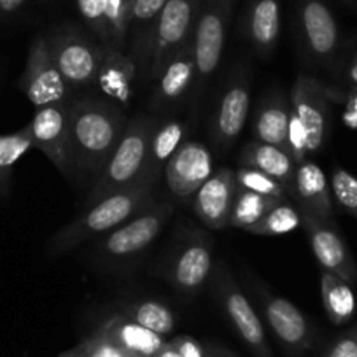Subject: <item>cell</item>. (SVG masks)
<instances>
[{
	"label": "cell",
	"mask_w": 357,
	"mask_h": 357,
	"mask_svg": "<svg viewBox=\"0 0 357 357\" xmlns=\"http://www.w3.org/2000/svg\"><path fill=\"white\" fill-rule=\"evenodd\" d=\"M128 119L125 109L109 98L72 97V168L82 177L97 178L121 142Z\"/></svg>",
	"instance_id": "obj_1"
},
{
	"label": "cell",
	"mask_w": 357,
	"mask_h": 357,
	"mask_svg": "<svg viewBox=\"0 0 357 357\" xmlns=\"http://www.w3.org/2000/svg\"><path fill=\"white\" fill-rule=\"evenodd\" d=\"M153 183L140 178L132 186L119 190L91 205L58 229L47 243L50 256H61L98 235H107L126 221L153 205Z\"/></svg>",
	"instance_id": "obj_2"
},
{
	"label": "cell",
	"mask_w": 357,
	"mask_h": 357,
	"mask_svg": "<svg viewBox=\"0 0 357 357\" xmlns=\"http://www.w3.org/2000/svg\"><path fill=\"white\" fill-rule=\"evenodd\" d=\"M156 123L158 119L149 118L147 114H137L130 119L121 142L109 158L102 174L93 181L84 207L140 181Z\"/></svg>",
	"instance_id": "obj_3"
},
{
	"label": "cell",
	"mask_w": 357,
	"mask_h": 357,
	"mask_svg": "<svg viewBox=\"0 0 357 357\" xmlns=\"http://www.w3.org/2000/svg\"><path fill=\"white\" fill-rule=\"evenodd\" d=\"M53 60L72 91L97 84L107 47L74 23H63L46 36Z\"/></svg>",
	"instance_id": "obj_4"
},
{
	"label": "cell",
	"mask_w": 357,
	"mask_h": 357,
	"mask_svg": "<svg viewBox=\"0 0 357 357\" xmlns=\"http://www.w3.org/2000/svg\"><path fill=\"white\" fill-rule=\"evenodd\" d=\"M211 289L218 300L219 308L236 331L243 343L256 357H273L263 319L247 298L245 291L238 286L226 264H215L211 277Z\"/></svg>",
	"instance_id": "obj_5"
},
{
	"label": "cell",
	"mask_w": 357,
	"mask_h": 357,
	"mask_svg": "<svg viewBox=\"0 0 357 357\" xmlns=\"http://www.w3.org/2000/svg\"><path fill=\"white\" fill-rule=\"evenodd\" d=\"M174 215V205L153 204L130 221L112 229L98 243V256L107 264L125 266L142 256Z\"/></svg>",
	"instance_id": "obj_6"
},
{
	"label": "cell",
	"mask_w": 357,
	"mask_h": 357,
	"mask_svg": "<svg viewBox=\"0 0 357 357\" xmlns=\"http://www.w3.org/2000/svg\"><path fill=\"white\" fill-rule=\"evenodd\" d=\"M235 0H202L193 32V51L197 61L195 95L200 97L204 86L218 70L225 51Z\"/></svg>",
	"instance_id": "obj_7"
},
{
	"label": "cell",
	"mask_w": 357,
	"mask_h": 357,
	"mask_svg": "<svg viewBox=\"0 0 357 357\" xmlns=\"http://www.w3.org/2000/svg\"><path fill=\"white\" fill-rule=\"evenodd\" d=\"M250 291L256 296L263 321L272 329L275 338L293 352H307L314 343V328L303 312L282 296H277L256 277L247 275Z\"/></svg>",
	"instance_id": "obj_8"
},
{
	"label": "cell",
	"mask_w": 357,
	"mask_h": 357,
	"mask_svg": "<svg viewBox=\"0 0 357 357\" xmlns=\"http://www.w3.org/2000/svg\"><path fill=\"white\" fill-rule=\"evenodd\" d=\"M200 4L202 0H168L165 4L158 20L147 81H156L170 58L193 40Z\"/></svg>",
	"instance_id": "obj_9"
},
{
	"label": "cell",
	"mask_w": 357,
	"mask_h": 357,
	"mask_svg": "<svg viewBox=\"0 0 357 357\" xmlns=\"http://www.w3.org/2000/svg\"><path fill=\"white\" fill-rule=\"evenodd\" d=\"M20 88L36 109L70 100L72 89L56 67L46 36L32 40Z\"/></svg>",
	"instance_id": "obj_10"
},
{
	"label": "cell",
	"mask_w": 357,
	"mask_h": 357,
	"mask_svg": "<svg viewBox=\"0 0 357 357\" xmlns=\"http://www.w3.org/2000/svg\"><path fill=\"white\" fill-rule=\"evenodd\" d=\"M250 107V77L245 68L233 70L222 88L211 123L212 144L226 153L245 128Z\"/></svg>",
	"instance_id": "obj_11"
},
{
	"label": "cell",
	"mask_w": 357,
	"mask_h": 357,
	"mask_svg": "<svg viewBox=\"0 0 357 357\" xmlns=\"http://www.w3.org/2000/svg\"><path fill=\"white\" fill-rule=\"evenodd\" d=\"M70 100L37 109L32 121L29 123L33 149H39L63 175L74 174L70 142Z\"/></svg>",
	"instance_id": "obj_12"
},
{
	"label": "cell",
	"mask_w": 357,
	"mask_h": 357,
	"mask_svg": "<svg viewBox=\"0 0 357 357\" xmlns=\"http://www.w3.org/2000/svg\"><path fill=\"white\" fill-rule=\"evenodd\" d=\"M212 270L214 259L211 243L202 233L195 231L174 254L165 279L178 294L195 298L202 293L205 284L211 282Z\"/></svg>",
	"instance_id": "obj_13"
},
{
	"label": "cell",
	"mask_w": 357,
	"mask_h": 357,
	"mask_svg": "<svg viewBox=\"0 0 357 357\" xmlns=\"http://www.w3.org/2000/svg\"><path fill=\"white\" fill-rule=\"evenodd\" d=\"M291 107L307 135L308 154L321 153L328 137L329 98L326 88L317 79L300 74L291 89Z\"/></svg>",
	"instance_id": "obj_14"
},
{
	"label": "cell",
	"mask_w": 357,
	"mask_h": 357,
	"mask_svg": "<svg viewBox=\"0 0 357 357\" xmlns=\"http://www.w3.org/2000/svg\"><path fill=\"white\" fill-rule=\"evenodd\" d=\"M165 183L177 200L188 202L214 174V161L207 146L186 140L165 167Z\"/></svg>",
	"instance_id": "obj_15"
},
{
	"label": "cell",
	"mask_w": 357,
	"mask_h": 357,
	"mask_svg": "<svg viewBox=\"0 0 357 357\" xmlns=\"http://www.w3.org/2000/svg\"><path fill=\"white\" fill-rule=\"evenodd\" d=\"M298 25L301 43L315 61L335 58L340 46V29L324 0H298Z\"/></svg>",
	"instance_id": "obj_16"
},
{
	"label": "cell",
	"mask_w": 357,
	"mask_h": 357,
	"mask_svg": "<svg viewBox=\"0 0 357 357\" xmlns=\"http://www.w3.org/2000/svg\"><path fill=\"white\" fill-rule=\"evenodd\" d=\"M301 225L305 226L312 252L321 270L342 277L349 284L357 280V266L335 222H322L308 214H301Z\"/></svg>",
	"instance_id": "obj_17"
},
{
	"label": "cell",
	"mask_w": 357,
	"mask_h": 357,
	"mask_svg": "<svg viewBox=\"0 0 357 357\" xmlns=\"http://www.w3.org/2000/svg\"><path fill=\"white\" fill-rule=\"evenodd\" d=\"M156 88H154L151 107L156 114L174 111L178 104H183L184 98L190 95L191 89L197 84V61H195L193 40L183 46L167 67L158 75Z\"/></svg>",
	"instance_id": "obj_18"
},
{
	"label": "cell",
	"mask_w": 357,
	"mask_h": 357,
	"mask_svg": "<svg viewBox=\"0 0 357 357\" xmlns=\"http://www.w3.org/2000/svg\"><path fill=\"white\" fill-rule=\"evenodd\" d=\"M236 197V178L231 168L214 172L191 198L193 211L208 229L229 228V215Z\"/></svg>",
	"instance_id": "obj_19"
},
{
	"label": "cell",
	"mask_w": 357,
	"mask_h": 357,
	"mask_svg": "<svg viewBox=\"0 0 357 357\" xmlns=\"http://www.w3.org/2000/svg\"><path fill=\"white\" fill-rule=\"evenodd\" d=\"M168 0H133L128 23V56L137 67L140 81H147L158 20Z\"/></svg>",
	"instance_id": "obj_20"
},
{
	"label": "cell",
	"mask_w": 357,
	"mask_h": 357,
	"mask_svg": "<svg viewBox=\"0 0 357 357\" xmlns=\"http://www.w3.org/2000/svg\"><path fill=\"white\" fill-rule=\"evenodd\" d=\"M291 198L301 208V214H308L322 222H335L331 183L315 161L307 158L298 163Z\"/></svg>",
	"instance_id": "obj_21"
},
{
	"label": "cell",
	"mask_w": 357,
	"mask_h": 357,
	"mask_svg": "<svg viewBox=\"0 0 357 357\" xmlns=\"http://www.w3.org/2000/svg\"><path fill=\"white\" fill-rule=\"evenodd\" d=\"M280 0H247L243 32L259 56H272L280 39Z\"/></svg>",
	"instance_id": "obj_22"
},
{
	"label": "cell",
	"mask_w": 357,
	"mask_h": 357,
	"mask_svg": "<svg viewBox=\"0 0 357 357\" xmlns=\"http://www.w3.org/2000/svg\"><path fill=\"white\" fill-rule=\"evenodd\" d=\"M95 333L104 338L111 340L126 352L133 354L135 357H154L167 343V338L142 328L123 314H114L105 319Z\"/></svg>",
	"instance_id": "obj_23"
},
{
	"label": "cell",
	"mask_w": 357,
	"mask_h": 357,
	"mask_svg": "<svg viewBox=\"0 0 357 357\" xmlns=\"http://www.w3.org/2000/svg\"><path fill=\"white\" fill-rule=\"evenodd\" d=\"M291 111L293 107L279 89L270 91L259 104L256 118H254V140L272 144L289 153L287 132H289Z\"/></svg>",
	"instance_id": "obj_24"
},
{
	"label": "cell",
	"mask_w": 357,
	"mask_h": 357,
	"mask_svg": "<svg viewBox=\"0 0 357 357\" xmlns=\"http://www.w3.org/2000/svg\"><path fill=\"white\" fill-rule=\"evenodd\" d=\"M240 167L257 168L263 174L279 181L284 186V190L287 191L289 198L293 195L294 175H296L298 163L287 151L272 146V144L250 140L243 147L242 154H240Z\"/></svg>",
	"instance_id": "obj_25"
},
{
	"label": "cell",
	"mask_w": 357,
	"mask_h": 357,
	"mask_svg": "<svg viewBox=\"0 0 357 357\" xmlns=\"http://www.w3.org/2000/svg\"><path fill=\"white\" fill-rule=\"evenodd\" d=\"M188 125L181 119L167 118L156 123L153 137L149 142V153H147L146 168L142 172V177L149 183H156L161 174L165 172V167L178 151V147L186 142Z\"/></svg>",
	"instance_id": "obj_26"
},
{
	"label": "cell",
	"mask_w": 357,
	"mask_h": 357,
	"mask_svg": "<svg viewBox=\"0 0 357 357\" xmlns=\"http://www.w3.org/2000/svg\"><path fill=\"white\" fill-rule=\"evenodd\" d=\"M137 77V67L125 51L107 47L98 70L97 84L105 98L118 105H126L132 98V86Z\"/></svg>",
	"instance_id": "obj_27"
},
{
	"label": "cell",
	"mask_w": 357,
	"mask_h": 357,
	"mask_svg": "<svg viewBox=\"0 0 357 357\" xmlns=\"http://www.w3.org/2000/svg\"><path fill=\"white\" fill-rule=\"evenodd\" d=\"M321 296L326 315L335 326H343L356 314V294L347 280L321 270Z\"/></svg>",
	"instance_id": "obj_28"
},
{
	"label": "cell",
	"mask_w": 357,
	"mask_h": 357,
	"mask_svg": "<svg viewBox=\"0 0 357 357\" xmlns=\"http://www.w3.org/2000/svg\"><path fill=\"white\" fill-rule=\"evenodd\" d=\"M30 149H33V142L29 125L15 133L0 135V198L9 197L13 170Z\"/></svg>",
	"instance_id": "obj_29"
},
{
	"label": "cell",
	"mask_w": 357,
	"mask_h": 357,
	"mask_svg": "<svg viewBox=\"0 0 357 357\" xmlns=\"http://www.w3.org/2000/svg\"><path fill=\"white\" fill-rule=\"evenodd\" d=\"M123 315L130 317L140 324L142 328L156 333V335L170 336L175 329V315L167 303L158 300H139L126 305L121 312Z\"/></svg>",
	"instance_id": "obj_30"
},
{
	"label": "cell",
	"mask_w": 357,
	"mask_h": 357,
	"mask_svg": "<svg viewBox=\"0 0 357 357\" xmlns=\"http://www.w3.org/2000/svg\"><path fill=\"white\" fill-rule=\"evenodd\" d=\"M279 204L282 202L236 186L235 204H233L231 215H229V228L245 229L247 226L259 221L263 215H266Z\"/></svg>",
	"instance_id": "obj_31"
},
{
	"label": "cell",
	"mask_w": 357,
	"mask_h": 357,
	"mask_svg": "<svg viewBox=\"0 0 357 357\" xmlns=\"http://www.w3.org/2000/svg\"><path fill=\"white\" fill-rule=\"evenodd\" d=\"M300 225V212H298L289 202H282V204L275 205L266 215H263L259 221L247 226L243 231L256 236H280L286 235V233L294 231Z\"/></svg>",
	"instance_id": "obj_32"
},
{
	"label": "cell",
	"mask_w": 357,
	"mask_h": 357,
	"mask_svg": "<svg viewBox=\"0 0 357 357\" xmlns=\"http://www.w3.org/2000/svg\"><path fill=\"white\" fill-rule=\"evenodd\" d=\"M102 8L109 30V47L125 51L133 0H102Z\"/></svg>",
	"instance_id": "obj_33"
},
{
	"label": "cell",
	"mask_w": 357,
	"mask_h": 357,
	"mask_svg": "<svg viewBox=\"0 0 357 357\" xmlns=\"http://www.w3.org/2000/svg\"><path fill=\"white\" fill-rule=\"evenodd\" d=\"M236 186L242 188V190L254 191V193L264 195V197L275 198L279 202H287L289 200V195L284 190L282 184L275 178H272L270 175L263 174L261 170L252 167H240L235 172Z\"/></svg>",
	"instance_id": "obj_34"
},
{
	"label": "cell",
	"mask_w": 357,
	"mask_h": 357,
	"mask_svg": "<svg viewBox=\"0 0 357 357\" xmlns=\"http://www.w3.org/2000/svg\"><path fill=\"white\" fill-rule=\"evenodd\" d=\"M331 191L340 207L357 219V177L336 167L331 175Z\"/></svg>",
	"instance_id": "obj_35"
},
{
	"label": "cell",
	"mask_w": 357,
	"mask_h": 357,
	"mask_svg": "<svg viewBox=\"0 0 357 357\" xmlns=\"http://www.w3.org/2000/svg\"><path fill=\"white\" fill-rule=\"evenodd\" d=\"M75 4H77L79 16H81L86 29L89 30V33H91L98 43H102L105 47H109V30L107 23H105L102 0H75Z\"/></svg>",
	"instance_id": "obj_36"
},
{
	"label": "cell",
	"mask_w": 357,
	"mask_h": 357,
	"mask_svg": "<svg viewBox=\"0 0 357 357\" xmlns=\"http://www.w3.org/2000/svg\"><path fill=\"white\" fill-rule=\"evenodd\" d=\"M72 350L79 357H135L133 354L126 352L121 347H118L104 336L97 335L95 331L75 347H72Z\"/></svg>",
	"instance_id": "obj_37"
},
{
	"label": "cell",
	"mask_w": 357,
	"mask_h": 357,
	"mask_svg": "<svg viewBox=\"0 0 357 357\" xmlns=\"http://www.w3.org/2000/svg\"><path fill=\"white\" fill-rule=\"evenodd\" d=\"M324 357H357V324L338 336L326 350Z\"/></svg>",
	"instance_id": "obj_38"
},
{
	"label": "cell",
	"mask_w": 357,
	"mask_h": 357,
	"mask_svg": "<svg viewBox=\"0 0 357 357\" xmlns=\"http://www.w3.org/2000/svg\"><path fill=\"white\" fill-rule=\"evenodd\" d=\"M174 343L177 345L181 357H205V350L202 343L193 336H175Z\"/></svg>",
	"instance_id": "obj_39"
},
{
	"label": "cell",
	"mask_w": 357,
	"mask_h": 357,
	"mask_svg": "<svg viewBox=\"0 0 357 357\" xmlns=\"http://www.w3.org/2000/svg\"><path fill=\"white\" fill-rule=\"evenodd\" d=\"M26 0H0V15L11 16L25 6Z\"/></svg>",
	"instance_id": "obj_40"
},
{
	"label": "cell",
	"mask_w": 357,
	"mask_h": 357,
	"mask_svg": "<svg viewBox=\"0 0 357 357\" xmlns=\"http://www.w3.org/2000/svg\"><path fill=\"white\" fill-rule=\"evenodd\" d=\"M345 81H347V84L357 89V54L352 58V60H350V63L347 65Z\"/></svg>",
	"instance_id": "obj_41"
},
{
	"label": "cell",
	"mask_w": 357,
	"mask_h": 357,
	"mask_svg": "<svg viewBox=\"0 0 357 357\" xmlns=\"http://www.w3.org/2000/svg\"><path fill=\"white\" fill-rule=\"evenodd\" d=\"M154 357H181V352H178L174 340H170V342H167L163 347H161V350Z\"/></svg>",
	"instance_id": "obj_42"
},
{
	"label": "cell",
	"mask_w": 357,
	"mask_h": 357,
	"mask_svg": "<svg viewBox=\"0 0 357 357\" xmlns=\"http://www.w3.org/2000/svg\"><path fill=\"white\" fill-rule=\"evenodd\" d=\"M205 357H235L233 354H229L228 350L225 349H212L211 352L205 354Z\"/></svg>",
	"instance_id": "obj_43"
},
{
	"label": "cell",
	"mask_w": 357,
	"mask_h": 357,
	"mask_svg": "<svg viewBox=\"0 0 357 357\" xmlns=\"http://www.w3.org/2000/svg\"><path fill=\"white\" fill-rule=\"evenodd\" d=\"M58 357H79V356L74 352V350L70 349V350H65V352L60 354V356H58Z\"/></svg>",
	"instance_id": "obj_44"
},
{
	"label": "cell",
	"mask_w": 357,
	"mask_h": 357,
	"mask_svg": "<svg viewBox=\"0 0 357 357\" xmlns=\"http://www.w3.org/2000/svg\"><path fill=\"white\" fill-rule=\"evenodd\" d=\"M343 2H349V4H350V2H352V0H343Z\"/></svg>",
	"instance_id": "obj_45"
}]
</instances>
